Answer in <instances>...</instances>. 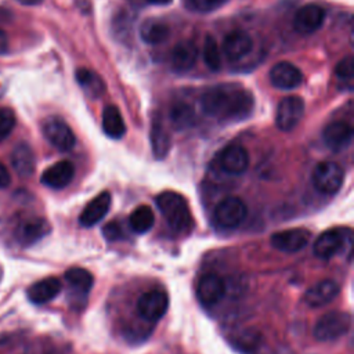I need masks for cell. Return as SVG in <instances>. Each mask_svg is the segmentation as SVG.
<instances>
[{
  "label": "cell",
  "instance_id": "cell-27",
  "mask_svg": "<svg viewBox=\"0 0 354 354\" xmlns=\"http://www.w3.org/2000/svg\"><path fill=\"white\" fill-rule=\"evenodd\" d=\"M65 279L71 286V289L79 295H87L94 282L93 275L87 270L80 267H72L66 270Z\"/></svg>",
  "mask_w": 354,
  "mask_h": 354
},
{
  "label": "cell",
  "instance_id": "cell-11",
  "mask_svg": "<svg viewBox=\"0 0 354 354\" xmlns=\"http://www.w3.org/2000/svg\"><path fill=\"white\" fill-rule=\"evenodd\" d=\"M220 169L228 174L239 176L243 174L249 166V153L248 151L238 144L227 145L218 156Z\"/></svg>",
  "mask_w": 354,
  "mask_h": 354
},
{
  "label": "cell",
  "instance_id": "cell-12",
  "mask_svg": "<svg viewBox=\"0 0 354 354\" xmlns=\"http://www.w3.org/2000/svg\"><path fill=\"white\" fill-rule=\"evenodd\" d=\"M270 82L279 90H293L301 84L303 73L292 62L279 61L270 71Z\"/></svg>",
  "mask_w": 354,
  "mask_h": 354
},
{
  "label": "cell",
  "instance_id": "cell-20",
  "mask_svg": "<svg viewBox=\"0 0 354 354\" xmlns=\"http://www.w3.org/2000/svg\"><path fill=\"white\" fill-rule=\"evenodd\" d=\"M225 293L224 281L216 274H206L199 279L196 295L201 303L213 306L221 300Z\"/></svg>",
  "mask_w": 354,
  "mask_h": 354
},
{
  "label": "cell",
  "instance_id": "cell-15",
  "mask_svg": "<svg viewBox=\"0 0 354 354\" xmlns=\"http://www.w3.org/2000/svg\"><path fill=\"white\" fill-rule=\"evenodd\" d=\"M340 292L339 285L332 279H322L310 286L304 293V301L308 307L318 308L333 301Z\"/></svg>",
  "mask_w": 354,
  "mask_h": 354
},
{
  "label": "cell",
  "instance_id": "cell-4",
  "mask_svg": "<svg viewBox=\"0 0 354 354\" xmlns=\"http://www.w3.org/2000/svg\"><path fill=\"white\" fill-rule=\"evenodd\" d=\"M344 178L342 166L332 160L321 162L313 171V184L322 194H335L340 189Z\"/></svg>",
  "mask_w": 354,
  "mask_h": 354
},
{
  "label": "cell",
  "instance_id": "cell-30",
  "mask_svg": "<svg viewBox=\"0 0 354 354\" xmlns=\"http://www.w3.org/2000/svg\"><path fill=\"white\" fill-rule=\"evenodd\" d=\"M203 61L210 71H218L221 66V50L212 35H206L203 41Z\"/></svg>",
  "mask_w": 354,
  "mask_h": 354
},
{
  "label": "cell",
  "instance_id": "cell-8",
  "mask_svg": "<svg viewBox=\"0 0 354 354\" xmlns=\"http://www.w3.org/2000/svg\"><path fill=\"white\" fill-rule=\"evenodd\" d=\"M304 115V101L300 97L289 95L279 101L275 115V124L282 131L293 130Z\"/></svg>",
  "mask_w": 354,
  "mask_h": 354
},
{
  "label": "cell",
  "instance_id": "cell-6",
  "mask_svg": "<svg viewBox=\"0 0 354 354\" xmlns=\"http://www.w3.org/2000/svg\"><path fill=\"white\" fill-rule=\"evenodd\" d=\"M346 242H351V232L346 228L324 231L314 242L313 250L318 259L328 260L344 249Z\"/></svg>",
  "mask_w": 354,
  "mask_h": 354
},
{
  "label": "cell",
  "instance_id": "cell-36",
  "mask_svg": "<svg viewBox=\"0 0 354 354\" xmlns=\"http://www.w3.org/2000/svg\"><path fill=\"white\" fill-rule=\"evenodd\" d=\"M11 183V176L10 171L7 170V167L0 162V188H6L8 187V184Z\"/></svg>",
  "mask_w": 354,
  "mask_h": 354
},
{
  "label": "cell",
  "instance_id": "cell-1",
  "mask_svg": "<svg viewBox=\"0 0 354 354\" xmlns=\"http://www.w3.org/2000/svg\"><path fill=\"white\" fill-rule=\"evenodd\" d=\"M205 115L220 122H239L250 116L254 98L250 91L235 84H218L206 90L199 100Z\"/></svg>",
  "mask_w": 354,
  "mask_h": 354
},
{
  "label": "cell",
  "instance_id": "cell-23",
  "mask_svg": "<svg viewBox=\"0 0 354 354\" xmlns=\"http://www.w3.org/2000/svg\"><path fill=\"white\" fill-rule=\"evenodd\" d=\"M11 165L21 177L32 176L36 166L35 153L32 148L25 142L18 144L11 152Z\"/></svg>",
  "mask_w": 354,
  "mask_h": 354
},
{
  "label": "cell",
  "instance_id": "cell-18",
  "mask_svg": "<svg viewBox=\"0 0 354 354\" xmlns=\"http://www.w3.org/2000/svg\"><path fill=\"white\" fill-rule=\"evenodd\" d=\"M50 232V224L43 217H28L17 225V239L28 246Z\"/></svg>",
  "mask_w": 354,
  "mask_h": 354
},
{
  "label": "cell",
  "instance_id": "cell-14",
  "mask_svg": "<svg viewBox=\"0 0 354 354\" xmlns=\"http://www.w3.org/2000/svg\"><path fill=\"white\" fill-rule=\"evenodd\" d=\"M322 138L330 151H344L353 141V127L342 120L332 122L324 129Z\"/></svg>",
  "mask_w": 354,
  "mask_h": 354
},
{
  "label": "cell",
  "instance_id": "cell-5",
  "mask_svg": "<svg viewBox=\"0 0 354 354\" xmlns=\"http://www.w3.org/2000/svg\"><path fill=\"white\" fill-rule=\"evenodd\" d=\"M41 131L46 140L58 151L66 152L75 147L76 138L72 129L58 116L47 118L41 124Z\"/></svg>",
  "mask_w": 354,
  "mask_h": 354
},
{
  "label": "cell",
  "instance_id": "cell-34",
  "mask_svg": "<svg viewBox=\"0 0 354 354\" xmlns=\"http://www.w3.org/2000/svg\"><path fill=\"white\" fill-rule=\"evenodd\" d=\"M225 0H184V4L192 10L199 12H207L218 8Z\"/></svg>",
  "mask_w": 354,
  "mask_h": 354
},
{
  "label": "cell",
  "instance_id": "cell-38",
  "mask_svg": "<svg viewBox=\"0 0 354 354\" xmlns=\"http://www.w3.org/2000/svg\"><path fill=\"white\" fill-rule=\"evenodd\" d=\"M15 1H18V3L22 4V6H37V4H40L43 0H15Z\"/></svg>",
  "mask_w": 354,
  "mask_h": 354
},
{
  "label": "cell",
  "instance_id": "cell-22",
  "mask_svg": "<svg viewBox=\"0 0 354 354\" xmlns=\"http://www.w3.org/2000/svg\"><path fill=\"white\" fill-rule=\"evenodd\" d=\"M198 59V47L191 40L178 41L171 51V64L176 71L187 72L189 71Z\"/></svg>",
  "mask_w": 354,
  "mask_h": 354
},
{
  "label": "cell",
  "instance_id": "cell-13",
  "mask_svg": "<svg viewBox=\"0 0 354 354\" xmlns=\"http://www.w3.org/2000/svg\"><path fill=\"white\" fill-rule=\"evenodd\" d=\"M325 19V11L318 4H306L295 15L293 26L301 35H311L317 32Z\"/></svg>",
  "mask_w": 354,
  "mask_h": 354
},
{
  "label": "cell",
  "instance_id": "cell-3",
  "mask_svg": "<svg viewBox=\"0 0 354 354\" xmlns=\"http://www.w3.org/2000/svg\"><path fill=\"white\" fill-rule=\"evenodd\" d=\"M351 326L348 313L332 311L321 317L314 326V336L319 342H332L346 335Z\"/></svg>",
  "mask_w": 354,
  "mask_h": 354
},
{
  "label": "cell",
  "instance_id": "cell-35",
  "mask_svg": "<svg viewBox=\"0 0 354 354\" xmlns=\"http://www.w3.org/2000/svg\"><path fill=\"white\" fill-rule=\"evenodd\" d=\"M102 234H104V236H105L108 241H116V239H120V238L123 236L122 227H120L119 223H116V221H112V223L105 224L104 228H102Z\"/></svg>",
  "mask_w": 354,
  "mask_h": 354
},
{
  "label": "cell",
  "instance_id": "cell-32",
  "mask_svg": "<svg viewBox=\"0 0 354 354\" xmlns=\"http://www.w3.org/2000/svg\"><path fill=\"white\" fill-rule=\"evenodd\" d=\"M335 75L339 80H342L343 83H347L348 87H351L353 77H354V62H353L351 55H347L342 61L337 62L336 69H335Z\"/></svg>",
  "mask_w": 354,
  "mask_h": 354
},
{
  "label": "cell",
  "instance_id": "cell-28",
  "mask_svg": "<svg viewBox=\"0 0 354 354\" xmlns=\"http://www.w3.org/2000/svg\"><path fill=\"white\" fill-rule=\"evenodd\" d=\"M155 223L153 210L148 205H141L136 207L129 218L130 228L137 234H145L148 232Z\"/></svg>",
  "mask_w": 354,
  "mask_h": 354
},
{
  "label": "cell",
  "instance_id": "cell-10",
  "mask_svg": "<svg viewBox=\"0 0 354 354\" xmlns=\"http://www.w3.org/2000/svg\"><path fill=\"white\" fill-rule=\"evenodd\" d=\"M310 238L311 232L307 228H290L272 234L270 241L272 248L279 252L296 253L308 245Z\"/></svg>",
  "mask_w": 354,
  "mask_h": 354
},
{
  "label": "cell",
  "instance_id": "cell-2",
  "mask_svg": "<svg viewBox=\"0 0 354 354\" xmlns=\"http://www.w3.org/2000/svg\"><path fill=\"white\" fill-rule=\"evenodd\" d=\"M156 206L170 230L176 234H185L192 227L189 206L181 194L165 191L156 196Z\"/></svg>",
  "mask_w": 354,
  "mask_h": 354
},
{
  "label": "cell",
  "instance_id": "cell-7",
  "mask_svg": "<svg viewBox=\"0 0 354 354\" xmlns=\"http://www.w3.org/2000/svg\"><path fill=\"white\" fill-rule=\"evenodd\" d=\"M169 308V297L167 293L162 289H151L142 293L137 301V310L140 315L149 321H159Z\"/></svg>",
  "mask_w": 354,
  "mask_h": 354
},
{
  "label": "cell",
  "instance_id": "cell-25",
  "mask_svg": "<svg viewBox=\"0 0 354 354\" xmlns=\"http://www.w3.org/2000/svg\"><path fill=\"white\" fill-rule=\"evenodd\" d=\"M76 82L83 91L93 100L101 97L105 93V83L100 75L87 68H79L75 73Z\"/></svg>",
  "mask_w": 354,
  "mask_h": 354
},
{
  "label": "cell",
  "instance_id": "cell-17",
  "mask_svg": "<svg viewBox=\"0 0 354 354\" xmlns=\"http://www.w3.org/2000/svg\"><path fill=\"white\" fill-rule=\"evenodd\" d=\"M221 48L228 59L239 61L252 51L253 40L246 32L234 30L224 37Z\"/></svg>",
  "mask_w": 354,
  "mask_h": 354
},
{
  "label": "cell",
  "instance_id": "cell-26",
  "mask_svg": "<svg viewBox=\"0 0 354 354\" xmlns=\"http://www.w3.org/2000/svg\"><path fill=\"white\" fill-rule=\"evenodd\" d=\"M169 26L158 19H147L140 25V37L147 44L155 46L169 37Z\"/></svg>",
  "mask_w": 354,
  "mask_h": 354
},
{
  "label": "cell",
  "instance_id": "cell-31",
  "mask_svg": "<svg viewBox=\"0 0 354 354\" xmlns=\"http://www.w3.org/2000/svg\"><path fill=\"white\" fill-rule=\"evenodd\" d=\"M170 119L176 129H187L194 123L195 113L194 109L184 102L176 104L170 111Z\"/></svg>",
  "mask_w": 354,
  "mask_h": 354
},
{
  "label": "cell",
  "instance_id": "cell-21",
  "mask_svg": "<svg viewBox=\"0 0 354 354\" xmlns=\"http://www.w3.org/2000/svg\"><path fill=\"white\" fill-rule=\"evenodd\" d=\"M62 285L58 278L55 277H47L44 279H40L29 286L28 289V297L35 304H44L54 297L58 296L61 292Z\"/></svg>",
  "mask_w": 354,
  "mask_h": 354
},
{
  "label": "cell",
  "instance_id": "cell-9",
  "mask_svg": "<svg viewBox=\"0 0 354 354\" xmlns=\"http://www.w3.org/2000/svg\"><path fill=\"white\" fill-rule=\"evenodd\" d=\"M246 205L236 196L223 199L214 209V220L224 228L238 227L246 217Z\"/></svg>",
  "mask_w": 354,
  "mask_h": 354
},
{
  "label": "cell",
  "instance_id": "cell-29",
  "mask_svg": "<svg viewBox=\"0 0 354 354\" xmlns=\"http://www.w3.org/2000/svg\"><path fill=\"white\" fill-rule=\"evenodd\" d=\"M151 142H152L153 156H156L158 159H162L167 155L170 148V137L160 122H153L152 131H151Z\"/></svg>",
  "mask_w": 354,
  "mask_h": 354
},
{
  "label": "cell",
  "instance_id": "cell-37",
  "mask_svg": "<svg viewBox=\"0 0 354 354\" xmlns=\"http://www.w3.org/2000/svg\"><path fill=\"white\" fill-rule=\"evenodd\" d=\"M8 48V40H7V35L4 30L0 29V54H4Z\"/></svg>",
  "mask_w": 354,
  "mask_h": 354
},
{
  "label": "cell",
  "instance_id": "cell-33",
  "mask_svg": "<svg viewBox=\"0 0 354 354\" xmlns=\"http://www.w3.org/2000/svg\"><path fill=\"white\" fill-rule=\"evenodd\" d=\"M15 127V115L10 108H0V142L4 141Z\"/></svg>",
  "mask_w": 354,
  "mask_h": 354
},
{
  "label": "cell",
  "instance_id": "cell-19",
  "mask_svg": "<svg viewBox=\"0 0 354 354\" xmlns=\"http://www.w3.org/2000/svg\"><path fill=\"white\" fill-rule=\"evenodd\" d=\"M111 199L112 198L108 191L98 194L84 206L83 212L80 213L79 223L83 227H93L94 224L100 223L111 207Z\"/></svg>",
  "mask_w": 354,
  "mask_h": 354
},
{
  "label": "cell",
  "instance_id": "cell-39",
  "mask_svg": "<svg viewBox=\"0 0 354 354\" xmlns=\"http://www.w3.org/2000/svg\"><path fill=\"white\" fill-rule=\"evenodd\" d=\"M147 1L155 6H166V4H170L173 0H147Z\"/></svg>",
  "mask_w": 354,
  "mask_h": 354
},
{
  "label": "cell",
  "instance_id": "cell-16",
  "mask_svg": "<svg viewBox=\"0 0 354 354\" xmlns=\"http://www.w3.org/2000/svg\"><path fill=\"white\" fill-rule=\"evenodd\" d=\"M75 176V166L69 160H59L46 169L41 174V184L53 188V189H61L66 187Z\"/></svg>",
  "mask_w": 354,
  "mask_h": 354
},
{
  "label": "cell",
  "instance_id": "cell-24",
  "mask_svg": "<svg viewBox=\"0 0 354 354\" xmlns=\"http://www.w3.org/2000/svg\"><path fill=\"white\" fill-rule=\"evenodd\" d=\"M102 130L104 133L113 140H119L126 133V124L120 115V111L116 105H106L102 111Z\"/></svg>",
  "mask_w": 354,
  "mask_h": 354
}]
</instances>
